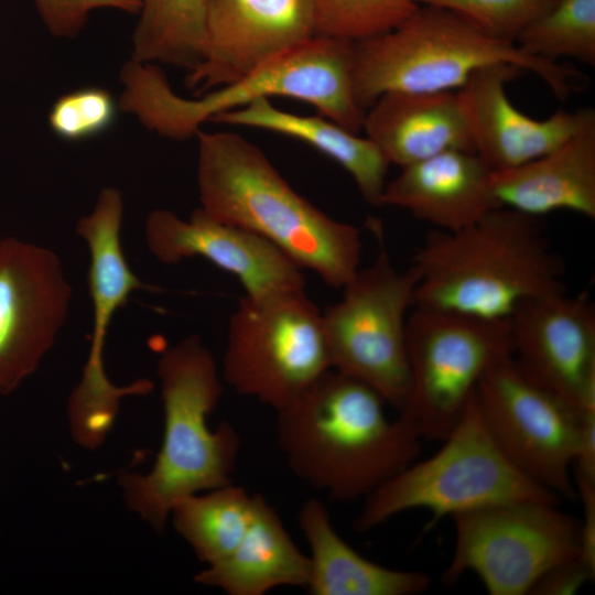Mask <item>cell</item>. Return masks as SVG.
Returning a JSON list of instances; mask_svg holds the SVG:
<instances>
[{
  "mask_svg": "<svg viewBox=\"0 0 595 595\" xmlns=\"http://www.w3.org/2000/svg\"><path fill=\"white\" fill-rule=\"evenodd\" d=\"M411 266L413 306L485 321H509L524 302L565 290L539 217L506 207L457 231H431Z\"/></svg>",
  "mask_w": 595,
  "mask_h": 595,
  "instance_id": "cell-3",
  "label": "cell"
},
{
  "mask_svg": "<svg viewBox=\"0 0 595 595\" xmlns=\"http://www.w3.org/2000/svg\"><path fill=\"white\" fill-rule=\"evenodd\" d=\"M120 111L112 94L88 86L61 95L47 115L50 130L60 139L79 142L108 131Z\"/></svg>",
  "mask_w": 595,
  "mask_h": 595,
  "instance_id": "cell-29",
  "label": "cell"
},
{
  "mask_svg": "<svg viewBox=\"0 0 595 595\" xmlns=\"http://www.w3.org/2000/svg\"><path fill=\"white\" fill-rule=\"evenodd\" d=\"M122 218V194L118 188L107 186L99 192L93 210L83 216L75 227L89 250L93 329L82 379L68 401V415L75 441L89 448L104 441L121 398L147 394L153 386L148 379H139L118 387L105 372V342L113 315L126 306L132 292L152 289L141 281L126 260L121 245Z\"/></svg>",
  "mask_w": 595,
  "mask_h": 595,
  "instance_id": "cell-12",
  "label": "cell"
},
{
  "mask_svg": "<svg viewBox=\"0 0 595 595\" xmlns=\"http://www.w3.org/2000/svg\"><path fill=\"white\" fill-rule=\"evenodd\" d=\"M522 73L511 64L486 66L458 89L475 152L493 171L512 169L543 155L595 122L593 108L559 109L544 119L524 115L507 95V85Z\"/></svg>",
  "mask_w": 595,
  "mask_h": 595,
  "instance_id": "cell-18",
  "label": "cell"
},
{
  "mask_svg": "<svg viewBox=\"0 0 595 595\" xmlns=\"http://www.w3.org/2000/svg\"><path fill=\"white\" fill-rule=\"evenodd\" d=\"M47 32L57 39L77 37L98 9H115L138 14L140 0H34Z\"/></svg>",
  "mask_w": 595,
  "mask_h": 595,
  "instance_id": "cell-31",
  "label": "cell"
},
{
  "mask_svg": "<svg viewBox=\"0 0 595 595\" xmlns=\"http://www.w3.org/2000/svg\"><path fill=\"white\" fill-rule=\"evenodd\" d=\"M147 246L164 264L201 257L232 274L245 295L263 296L305 289L302 269L267 239L215 219L201 207L187 219L166 208L151 210L144 223Z\"/></svg>",
  "mask_w": 595,
  "mask_h": 595,
  "instance_id": "cell-16",
  "label": "cell"
},
{
  "mask_svg": "<svg viewBox=\"0 0 595 595\" xmlns=\"http://www.w3.org/2000/svg\"><path fill=\"white\" fill-rule=\"evenodd\" d=\"M516 44L551 62L561 57L595 65V0H556L528 25Z\"/></svg>",
  "mask_w": 595,
  "mask_h": 595,
  "instance_id": "cell-27",
  "label": "cell"
},
{
  "mask_svg": "<svg viewBox=\"0 0 595 595\" xmlns=\"http://www.w3.org/2000/svg\"><path fill=\"white\" fill-rule=\"evenodd\" d=\"M316 36L311 0H208L193 96L227 85Z\"/></svg>",
  "mask_w": 595,
  "mask_h": 595,
  "instance_id": "cell-15",
  "label": "cell"
},
{
  "mask_svg": "<svg viewBox=\"0 0 595 595\" xmlns=\"http://www.w3.org/2000/svg\"><path fill=\"white\" fill-rule=\"evenodd\" d=\"M456 12L497 39L516 43L521 32L556 0H412Z\"/></svg>",
  "mask_w": 595,
  "mask_h": 595,
  "instance_id": "cell-30",
  "label": "cell"
},
{
  "mask_svg": "<svg viewBox=\"0 0 595 595\" xmlns=\"http://www.w3.org/2000/svg\"><path fill=\"white\" fill-rule=\"evenodd\" d=\"M593 575L576 558L562 562L545 572L533 585L530 595H573Z\"/></svg>",
  "mask_w": 595,
  "mask_h": 595,
  "instance_id": "cell-33",
  "label": "cell"
},
{
  "mask_svg": "<svg viewBox=\"0 0 595 595\" xmlns=\"http://www.w3.org/2000/svg\"><path fill=\"white\" fill-rule=\"evenodd\" d=\"M578 433L573 479L595 483V379L586 386L578 405Z\"/></svg>",
  "mask_w": 595,
  "mask_h": 595,
  "instance_id": "cell-32",
  "label": "cell"
},
{
  "mask_svg": "<svg viewBox=\"0 0 595 595\" xmlns=\"http://www.w3.org/2000/svg\"><path fill=\"white\" fill-rule=\"evenodd\" d=\"M197 139L201 208L267 239L302 270L342 289L360 268L361 235L300 195L255 143L232 131Z\"/></svg>",
  "mask_w": 595,
  "mask_h": 595,
  "instance_id": "cell-2",
  "label": "cell"
},
{
  "mask_svg": "<svg viewBox=\"0 0 595 595\" xmlns=\"http://www.w3.org/2000/svg\"><path fill=\"white\" fill-rule=\"evenodd\" d=\"M73 290L48 248L0 240V394L36 371L65 325Z\"/></svg>",
  "mask_w": 595,
  "mask_h": 595,
  "instance_id": "cell-14",
  "label": "cell"
},
{
  "mask_svg": "<svg viewBox=\"0 0 595 595\" xmlns=\"http://www.w3.org/2000/svg\"><path fill=\"white\" fill-rule=\"evenodd\" d=\"M316 36L358 42L393 30L419 8L412 0H311Z\"/></svg>",
  "mask_w": 595,
  "mask_h": 595,
  "instance_id": "cell-28",
  "label": "cell"
},
{
  "mask_svg": "<svg viewBox=\"0 0 595 595\" xmlns=\"http://www.w3.org/2000/svg\"><path fill=\"white\" fill-rule=\"evenodd\" d=\"M212 122L263 129L295 138L340 165L355 182L361 197L380 206L389 162L367 137H360L324 116L284 111L263 98L217 116Z\"/></svg>",
  "mask_w": 595,
  "mask_h": 595,
  "instance_id": "cell-24",
  "label": "cell"
},
{
  "mask_svg": "<svg viewBox=\"0 0 595 595\" xmlns=\"http://www.w3.org/2000/svg\"><path fill=\"white\" fill-rule=\"evenodd\" d=\"M475 399L491 437L521 473L561 499H576L575 407L529 380L510 354L488 367Z\"/></svg>",
  "mask_w": 595,
  "mask_h": 595,
  "instance_id": "cell-13",
  "label": "cell"
},
{
  "mask_svg": "<svg viewBox=\"0 0 595 595\" xmlns=\"http://www.w3.org/2000/svg\"><path fill=\"white\" fill-rule=\"evenodd\" d=\"M363 130L400 167L446 151L475 152L458 90L387 91L366 110Z\"/></svg>",
  "mask_w": 595,
  "mask_h": 595,
  "instance_id": "cell-20",
  "label": "cell"
},
{
  "mask_svg": "<svg viewBox=\"0 0 595 595\" xmlns=\"http://www.w3.org/2000/svg\"><path fill=\"white\" fill-rule=\"evenodd\" d=\"M455 541L443 582L474 573L490 595H529L553 566L578 553L580 521L559 504L519 501L451 517Z\"/></svg>",
  "mask_w": 595,
  "mask_h": 595,
  "instance_id": "cell-11",
  "label": "cell"
},
{
  "mask_svg": "<svg viewBox=\"0 0 595 595\" xmlns=\"http://www.w3.org/2000/svg\"><path fill=\"white\" fill-rule=\"evenodd\" d=\"M407 320L410 389L398 413L423 440L442 441L456 425L488 367L511 353L509 321H485L412 306Z\"/></svg>",
  "mask_w": 595,
  "mask_h": 595,
  "instance_id": "cell-10",
  "label": "cell"
},
{
  "mask_svg": "<svg viewBox=\"0 0 595 595\" xmlns=\"http://www.w3.org/2000/svg\"><path fill=\"white\" fill-rule=\"evenodd\" d=\"M353 44L314 36L237 80L192 98L174 91L158 64L129 58L119 76V109L159 137L183 141L221 113L281 96L306 102L321 116L359 133L366 111L353 88Z\"/></svg>",
  "mask_w": 595,
  "mask_h": 595,
  "instance_id": "cell-4",
  "label": "cell"
},
{
  "mask_svg": "<svg viewBox=\"0 0 595 595\" xmlns=\"http://www.w3.org/2000/svg\"><path fill=\"white\" fill-rule=\"evenodd\" d=\"M256 494L232 483L186 496L170 518L196 558L207 565L229 555L246 534L255 515Z\"/></svg>",
  "mask_w": 595,
  "mask_h": 595,
  "instance_id": "cell-25",
  "label": "cell"
},
{
  "mask_svg": "<svg viewBox=\"0 0 595 595\" xmlns=\"http://www.w3.org/2000/svg\"><path fill=\"white\" fill-rule=\"evenodd\" d=\"M369 227L378 244L372 263L342 288V299L323 314L332 368L374 388L401 411L410 389L407 320L418 273L394 267L377 219Z\"/></svg>",
  "mask_w": 595,
  "mask_h": 595,
  "instance_id": "cell-9",
  "label": "cell"
},
{
  "mask_svg": "<svg viewBox=\"0 0 595 595\" xmlns=\"http://www.w3.org/2000/svg\"><path fill=\"white\" fill-rule=\"evenodd\" d=\"M500 207L540 217L570 210L595 219V122L529 162L494 171Z\"/></svg>",
  "mask_w": 595,
  "mask_h": 595,
  "instance_id": "cell-21",
  "label": "cell"
},
{
  "mask_svg": "<svg viewBox=\"0 0 595 595\" xmlns=\"http://www.w3.org/2000/svg\"><path fill=\"white\" fill-rule=\"evenodd\" d=\"M369 385L331 369L277 413L290 470L331 499H365L419 458L423 437L409 418L387 415Z\"/></svg>",
  "mask_w": 595,
  "mask_h": 595,
  "instance_id": "cell-1",
  "label": "cell"
},
{
  "mask_svg": "<svg viewBox=\"0 0 595 595\" xmlns=\"http://www.w3.org/2000/svg\"><path fill=\"white\" fill-rule=\"evenodd\" d=\"M164 429L161 448L147 474L120 477L128 507L162 532L180 499L232 483L240 450L235 426L212 430L208 416L223 396V378L212 351L193 334L158 361Z\"/></svg>",
  "mask_w": 595,
  "mask_h": 595,
  "instance_id": "cell-5",
  "label": "cell"
},
{
  "mask_svg": "<svg viewBox=\"0 0 595 595\" xmlns=\"http://www.w3.org/2000/svg\"><path fill=\"white\" fill-rule=\"evenodd\" d=\"M441 447L415 459L363 499L354 520L358 532L370 531L413 509L440 519L483 507L561 498L521 473L502 453L480 415L475 392Z\"/></svg>",
  "mask_w": 595,
  "mask_h": 595,
  "instance_id": "cell-7",
  "label": "cell"
},
{
  "mask_svg": "<svg viewBox=\"0 0 595 595\" xmlns=\"http://www.w3.org/2000/svg\"><path fill=\"white\" fill-rule=\"evenodd\" d=\"M331 369L323 314L305 289L239 300L220 372L236 392L278 412Z\"/></svg>",
  "mask_w": 595,
  "mask_h": 595,
  "instance_id": "cell-8",
  "label": "cell"
},
{
  "mask_svg": "<svg viewBox=\"0 0 595 595\" xmlns=\"http://www.w3.org/2000/svg\"><path fill=\"white\" fill-rule=\"evenodd\" d=\"M208 0H140L130 58L195 67L203 53Z\"/></svg>",
  "mask_w": 595,
  "mask_h": 595,
  "instance_id": "cell-26",
  "label": "cell"
},
{
  "mask_svg": "<svg viewBox=\"0 0 595 595\" xmlns=\"http://www.w3.org/2000/svg\"><path fill=\"white\" fill-rule=\"evenodd\" d=\"M298 520L310 549L309 593L418 595L430 588L431 578L422 571L390 569L358 553L337 533L321 500H306Z\"/></svg>",
  "mask_w": 595,
  "mask_h": 595,
  "instance_id": "cell-22",
  "label": "cell"
},
{
  "mask_svg": "<svg viewBox=\"0 0 595 595\" xmlns=\"http://www.w3.org/2000/svg\"><path fill=\"white\" fill-rule=\"evenodd\" d=\"M309 555L294 543L278 511L256 494L251 523L236 549L194 576L228 595H264L281 587L306 588Z\"/></svg>",
  "mask_w": 595,
  "mask_h": 595,
  "instance_id": "cell-23",
  "label": "cell"
},
{
  "mask_svg": "<svg viewBox=\"0 0 595 595\" xmlns=\"http://www.w3.org/2000/svg\"><path fill=\"white\" fill-rule=\"evenodd\" d=\"M511 358L532 382L577 409L595 379V307L564 291L524 302L510 317Z\"/></svg>",
  "mask_w": 595,
  "mask_h": 595,
  "instance_id": "cell-17",
  "label": "cell"
},
{
  "mask_svg": "<svg viewBox=\"0 0 595 595\" xmlns=\"http://www.w3.org/2000/svg\"><path fill=\"white\" fill-rule=\"evenodd\" d=\"M493 173L474 151H446L401 167L386 183L380 206L408 210L437 230L457 231L500 207Z\"/></svg>",
  "mask_w": 595,
  "mask_h": 595,
  "instance_id": "cell-19",
  "label": "cell"
},
{
  "mask_svg": "<svg viewBox=\"0 0 595 595\" xmlns=\"http://www.w3.org/2000/svg\"><path fill=\"white\" fill-rule=\"evenodd\" d=\"M511 64L541 78L560 99L581 89L583 76L491 36L463 15L419 6L391 31L353 44V88L366 111L387 91H453L480 68Z\"/></svg>",
  "mask_w": 595,
  "mask_h": 595,
  "instance_id": "cell-6",
  "label": "cell"
},
{
  "mask_svg": "<svg viewBox=\"0 0 595 595\" xmlns=\"http://www.w3.org/2000/svg\"><path fill=\"white\" fill-rule=\"evenodd\" d=\"M583 516L578 526V561L595 575V483L574 478Z\"/></svg>",
  "mask_w": 595,
  "mask_h": 595,
  "instance_id": "cell-34",
  "label": "cell"
}]
</instances>
